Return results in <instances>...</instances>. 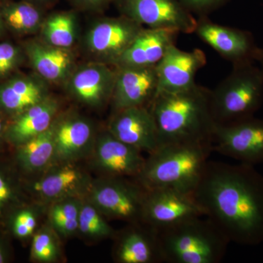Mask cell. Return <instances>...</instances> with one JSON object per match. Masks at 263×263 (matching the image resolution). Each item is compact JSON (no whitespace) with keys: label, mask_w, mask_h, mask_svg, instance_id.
I'll list each match as a JSON object with an SVG mask.
<instances>
[{"label":"cell","mask_w":263,"mask_h":263,"mask_svg":"<svg viewBox=\"0 0 263 263\" xmlns=\"http://www.w3.org/2000/svg\"><path fill=\"white\" fill-rule=\"evenodd\" d=\"M58 235L49 224L43 227L32 235L31 258L35 262L52 263L58 260L60 248Z\"/></svg>","instance_id":"cell-29"},{"label":"cell","mask_w":263,"mask_h":263,"mask_svg":"<svg viewBox=\"0 0 263 263\" xmlns=\"http://www.w3.org/2000/svg\"><path fill=\"white\" fill-rule=\"evenodd\" d=\"M212 152V142L161 145L148 155L134 179L146 190L171 188L193 194Z\"/></svg>","instance_id":"cell-3"},{"label":"cell","mask_w":263,"mask_h":263,"mask_svg":"<svg viewBox=\"0 0 263 263\" xmlns=\"http://www.w3.org/2000/svg\"><path fill=\"white\" fill-rule=\"evenodd\" d=\"M14 198V190L5 175L0 171V214Z\"/></svg>","instance_id":"cell-32"},{"label":"cell","mask_w":263,"mask_h":263,"mask_svg":"<svg viewBox=\"0 0 263 263\" xmlns=\"http://www.w3.org/2000/svg\"><path fill=\"white\" fill-rule=\"evenodd\" d=\"M20 52L10 43H0V76L9 73L18 63Z\"/></svg>","instance_id":"cell-30"},{"label":"cell","mask_w":263,"mask_h":263,"mask_svg":"<svg viewBox=\"0 0 263 263\" xmlns=\"http://www.w3.org/2000/svg\"><path fill=\"white\" fill-rule=\"evenodd\" d=\"M111 102L114 111L133 107H149L157 90L155 66L115 67Z\"/></svg>","instance_id":"cell-16"},{"label":"cell","mask_w":263,"mask_h":263,"mask_svg":"<svg viewBox=\"0 0 263 263\" xmlns=\"http://www.w3.org/2000/svg\"><path fill=\"white\" fill-rule=\"evenodd\" d=\"M262 102L263 72L253 62L235 65L230 75L211 91V111L216 124L253 117Z\"/></svg>","instance_id":"cell-5"},{"label":"cell","mask_w":263,"mask_h":263,"mask_svg":"<svg viewBox=\"0 0 263 263\" xmlns=\"http://www.w3.org/2000/svg\"><path fill=\"white\" fill-rule=\"evenodd\" d=\"M40 39L56 47L72 49L79 37L77 16L72 11L57 12L45 17Z\"/></svg>","instance_id":"cell-25"},{"label":"cell","mask_w":263,"mask_h":263,"mask_svg":"<svg viewBox=\"0 0 263 263\" xmlns=\"http://www.w3.org/2000/svg\"><path fill=\"white\" fill-rule=\"evenodd\" d=\"M117 235L114 258L119 263L164 262L157 231L143 221L129 223Z\"/></svg>","instance_id":"cell-19"},{"label":"cell","mask_w":263,"mask_h":263,"mask_svg":"<svg viewBox=\"0 0 263 263\" xmlns=\"http://www.w3.org/2000/svg\"><path fill=\"white\" fill-rule=\"evenodd\" d=\"M106 129L117 139L148 155L160 145L155 119L148 107L114 111Z\"/></svg>","instance_id":"cell-15"},{"label":"cell","mask_w":263,"mask_h":263,"mask_svg":"<svg viewBox=\"0 0 263 263\" xmlns=\"http://www.w3.org/2000/svg\"><path fill=\"white\" fill-rule=\"evenodd\" d=\"M193 218L157 230L164 262L219 263L230 240L208 218Z\"/></svg>","instance_id":"cell-4"},{"label":"cell","mask_w":263,"mask_h":263,"mask_svg":"<svg viewBox=\"0 0 263 263\" xmlns=\"http://www.w3.org/2000/svg\"><path fill=\"white\" fill-rule=\"evenodd\" d=\"M81 9L98 10L103 9L114 0H72Z\"/></svg>","instance_id":"cell-34"},{"label":"cell","mask_w":263,"mask_h":263,"mask_svg":"<svg viewBox=\"0 0 263 263\" xmlns=\"http://www.w3.org/2000/svg\"><path fill=\"white\" fill-rule=\"evenodd\" d=\"M60 104L53 97H48L37 105L17 116L7 133L8 139L17 146L51 127L58 115Z\"/></svg>","instance_id":"cell-23"},{"label":"cell","mask_w":263,"mask_h":263,"mask_svg":"<svg viewBox=\"0 0 263 263\" xmlns=\"http://www.w3.org/2000/svg\"><path fill=\"white\" fill-rule=\"evenodd\" d=\"M211 91L195 84L178 92H160L149 105L161 145L179 142H212L216 123Z\"/></svg>","instance_id":"cell-2"},{"label":"cell","mask_w":263,"mask_h":263,"mask_svg":"<svg viewBox=\"0 0 263 263\" xmlns=\"http://www.w3.org/2000/svg\"><path fill=\"white\" fill-rule=\"evenodd\" d=\"M7 259H8V252L4 243L0 240V263L6 262Z\"/></svg>","instance_id":"cell-35"},{"label":"cell","mask_w":263,"mask_h":263,"mask_svg":"<svg viewBox=\"0 0 263 263\" xmlns=\"http://www.w3.org/2000/svg\"><path fill=\"white\" fill-rule=\"evenodd\" d=\"M78 233L91 239H103L116 234L105 216L85 197L79 213Z\"/></svg>","instance_id":"cell-28"},{"label":"cell","mask_w":263,"mask_h":263,"mask_svg":"<svg viewBox=\"0 0 263 263\" xmlns=\"http://www.w3.org/2000/svg\"><path fill=\"white\" fill-rule=\"evenodd\" d=\"M17 162L27 174H39L53 164L54 144L51 126L48 130L18 146Z\"/></svg>","instance_id":"cell-24"},{"label":"cell","mask_w":263,"mask_h":263,"mask_svg":"<svg viewBox=\"0 0 263 263\" xmlns=\"http://www.w3.org/2000/svg\"><path fill=\"white\" fill-rule=\"evenodd\" d=\"M179 32L174 29L143 28L114 67H149L162 60Z\"/></svg>","instance_id":"cell-21"},{"label":"cell","mask_w":263,"mask_h":263,"mask_svg":"<svg viewBox=\"0 0 263 263\" xmlns=\"http://www.w3.org/2000/svg\"><path fill=\"white\" fill-rule=\"evenodd\" d=\"M204 216L193 194L171 188L146 190L142 221L156 230Z\"/></svg>","instance_id":"cell-10"},{"label":"cell","mask_w":263,"mask_h":263,"mask_svg":"<svg viewBox=\"0 0 263 263\" xmlns=\"http://www.w3.org/2000/svg\"><path fill=\"white\" fill-rule=\"evenodd\" d=\"M50 96L48 83L37 74L15 78L0 86V110L18 116Z\"/></svg>","instance_id":"cell-22"},{"label":"cell","mask_w":263,"mask_h":263,"mask_svg":"<svg viewBox=\"0 0 263 263\" xmlns=\"http://www.w3.org/2000/svg\"><path fill=\"white\" fill-rule=\"evenodd\" d=\"M13 221L24 224L32 233H34L37 224V215L36 213L31 209H24L15 214Z\"/></svg>","instance_id":"cell-33"},{"label":"cell","mask_w":263,"mask_h":263,"mask_svg":"<svg viewBox=\"0 0 263 263\" xmlns=\"http://www.w3.org/2000/svg\"><path fill=\"white\" fill-rule=\"evenodd\" d=\"M143 29L141 24L122 15L100 18L85 34V51L93 61L114 66Z\"/></svg>","instance_id":"cell-7"},{"label":"cell","mask_w":263,"mask_h":263,"mask_svg":"<svg viewBox=\"0 0 263 263\" xmlns=\"http://www.w3.org/2000/svg\"><path fill=\"white\" fill-rule=\"evenodd\" d=\"M213 152L254 165L263 162V120L251 117L228 124H216Z\"/></svg>","instance_id":"cell-9"},{"label":"cell","mask_w":263,"mask_h":263,"mask_svg":"<svg viewBox=\"0 0 263 263\" xmlns=\"http://www.w3.org/2000/svg\"><path fill=\"white\" fill-rule=\"evenodd\" d=\"M93 179L76 162L54 163L39 174L31 183V191L41 203L66 197H86Z\"/></svg>","instance_id":"cell-12"},{"label":"cell","mask_w":263,"mask_h":263,"mask_svg":"<svg viewBox=\"0 0 263 263\" xmlns=\"http://www.w3.org/2000/svg\"><path fill=\"white\" fill-rule=\"evenodd\" d=\"M54 163L77 162L89 157L97 134L87 118L68 113L57 115L51 124Z\"/></svg>","instance_id":"cell-11"},{"label":"cell","mask_w":263,"mask_h":263,"mask_svg":"<svg viewBox=\"0 0 263 263\" xmlns=\"http://www.w3.org/2000/svg\"><path fill=\"white\" fill-rule=\"evenodd\" d=\"M92 168L103 176L136 179L146 159L142 152L112 136L108 130L97 135L89 155Z\"/></svg>","instance_id":"cell-13"},{"label":"cell","mask_w":263,"mask_h":263,"mask_svg":"<svg viewBox=\"0 0 263 263\" xmlns=\"http://www.w3.org/2000/svg\"><path fill=\"white\" fill-rule=\"evenodd\" d=\"M193 196L230 242H263V176L253 165L208 162Z\"/></svg>","instance_id":"cell-1"},{"label":"cell","mask_w":263,"mask_h":263,"mask_svg":"<svg viewBox=\"0 0 263 263\" xmlns=\"http://www.w3.org/2000/svg\"><path fill=\"white\" fill-rule=\"evenodd\" d=\"M3 15L10 28L22 34L40 32L45 18L41 6L29 1L8 5L3 10Z\"/></svg>","instance_id":"cell-27"},{"label":"cell","mask_w":263,"mask_h":263,"mask_svg":"<svg viewBox=\"0 0 263 263\" xmlns=\"http://www.w3.org/2000/svg\"><path fill=\"white\" fill-rule=\"evenodd\" d=\"M255 60L258 61L260 64V69L263 72V49H261V48L257 49V53H256Z\"/></svg>","instance_id":"cell-36"},{"label":"cell","mask_w":263,"mask_h":263,"mask_svg":"<svg viewBox=\"0 0 263 263\" xmlns=\"http://www.w3.org/2000/svg\"><path fill=\"white\" fill-rule=\"evenodd\" d=\"M121 14L148 28L195 32L197 21L181 0H114Z\"/></svg>","instance_id":"cell-8"},{"label":"cell","mask_w":263,"mask_h":263,"mask_svg":"<svg viewBox=\"0 0 263 263\" xmlns=\"http://www.w3.org/2000/svg\"><path fill=\"white\" fill-rule=\"evenodd\" d=\"M2 30H3V18L0 15V34H1Z\"/></svg>","instance_id":"cell-39"},{"label":"cell","mask_w":263,"mask_h":263,"mask_svg":"<svg viewBox=\"0 0 263 263\" xmlns=\"http://www.w3.org/2000/svg\"><path fill=\"white\" fill-rule=\"evenodd\" d=\"M195 32L234 65L255 61L258 48L256 47L250 33L212 23L205 18L197 21Z\"/></svg>","instance_id":"cell-18"},{"label":"cell","mask_w":263,"mask_h":263,"mask_svg":"<svg viewBox=\"0 0 263 263\" xmlns=\"http://www.w3.org/2000/svg\"><path fill=\"white\" fill-rule=\"evenodd\" d=\"M84 197H70L49 204L48 224L60 236H72L79 230V217Z\"/></svg>","instance_id":"cell-26"},{"label":"cell","mask_w":263,"mask_h":263,"mask_svg":"<svg viewBox=\"0 0 263 263\" xmlns=\"http://www.w3.org/2000/svg\"><path fill=\"white\" fill-rule=\"evenodd\" d=\"M28 1L34 3V4L41 6V5L46 4V3H50L52 0H28Z\"/></svg>","instance_id":"cell-37"},{"label":"cell","mask_w":263,"mask_h":263,"mask_svg":"<svg viewBox=\"0 0 263 263\" xmlns=\"http://www.w3.org/2000/svg\"><path fill=\"white\" fill-rule=\"evenodd\" d=\"M100 62L76 67L65 86L68 94L78 102L92 108L103 106L111 100L116 68Z\"/></svg>","instance_id":"cell-14"},{"label":"cell","mask_w":263,"mask_h":263,"mask_svg":"<svg viewBox=\"0 0 263 263\" xmlns=\"http://www.w3.org/2000/svg\"><path fill=\"white\" fill-rule=\"evenodd\" d=\"M129 178L103 176L93 180L85 198L105 218L127 221H142L146 190Z\"/></svg>","instance_id":"cell-6"},{"label":"cell","mask_w":263,"mask_h":263,"mask_svg":"<svg viewBox=\"0 0 263 263\" xmlns=\"http://www.w3.org/2000/svg\"><path fill=\"white\" fill-rule=\"evenodd\" d=\"M183 5L192 13L205 14L208 12L215 10L229 0H181Z\"/></svg>","instance_id":"cell-31"},{"label":"cell","mask_w":263,"mask_h":263,"mask_svg":"<svg viewBox=\"0 0 263 263\" xmlns=\"http://www.w3.org/2000/svg\"><path fill=\"white\" fill-rule=\"evenodd\" d=\"M206 62L201 50L184 51L172 45L156 65L157 90L160 92H178L193 87L195 76Z\"/></svg>","instance_id":"cell-17"},{"label":"cell","mask_w":263,"mask_h":263,"mask_svg":"<svg viewBox=\"0 0 263 263\" xmlns=\"http://www.w3.org/2000/svg\"><path fill=\"white\" fill-rule=\"evenodd\" d=\"M3 124L2 122V121L0 120V137L2 136V133H3Z\"/></svg>","instance_id":"cell-38"},{"label":"cell","mask_w":263,"mask_h":263,"mask_svg":"<svg viewBox=\"0 0 263 263\" xmlns=\"http://www.w3.org/2000/svg\"><path fill=\"white\" fill-rule=\"evenodd\" d=\"M26 53L36 74L48 84H65L77 67L72 49L51 46L41 39L27 43Z\"/></svg>","instance_id":"cell-20"}]
</instances>
